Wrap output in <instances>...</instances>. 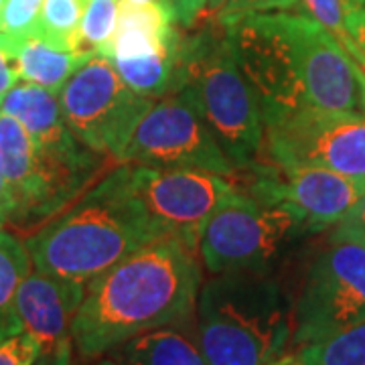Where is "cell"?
I'll use <instances>...</instances> for the list:
<instances>
[{
    "instance_id": "6da1fadb",
    "label": "cell",
    "mask_w": 365,
    "mask_h": 365,
    "mask_svg": "<svg viewBox=\"0 0 365 365\" xmlns=\"http://www.w3.org/2000/svg\"><path fill=\"white\" fill-rule=\"evenodd\" d=\"M199 260V250L165 237L90 280L71 325L79 357H102L146 331L193 321L203 284Z\"/></svg>"
},
{
    "instance_id": "7a4b0ae2",
    "label": "cell",
    "mask_w": 365,
    "mask_h": 365,
    "mask_svg": "<svg viewBox=\"0 0 365 365\" xmlns=\"http://www.w3.org/2000/svg\"><path fill=\"white\" fill-rule=\"evenodd\" d=\"M120 165L25 242L35 270L90 282L136 250L157 242Z\"/></svg>"
},
{
    "instance_id": "3957f363",
    "label": "cell",
    "mask_w": 365,
    "mask_h": 365,
    "mask_svg": "<svg viewBox=\"0 0 365 365\" xmlns=\"http://www.w3.org/2000/svg\"><path fill=\"white\" fill-rule=\"evenodd\" d=\"M294 333V307L272 272H223L201 284L195 341L209 365H276Z\"/></svg>"
},
{
    "instance_id": "277c9868",
    "label": "cell",
    "mask_w": 365,
    "mask_h": 365,
    "mask_svg": "<svg viewBox=\"0 0 365 365\" xmlns=\"http://www.w3.org/2000/svg\"><path fill=\"white\" fill-rule=\"evenodd\" d=\"M181 90L199 110L225 157L240 170L262 160L264 116L252 83L237 63L223 25L203 23L181 39Z\"/></svg>"
},
{
    "instance_id": "5b68a950",
    "label": "cell",
    "mask_w": 365,
    "mask_h": 365,
    "mask_svg": "<svg viewBox=\"0 0 365 365\" xmlns=\"http://www.w3.org/2000/svg\"><path fill=\"white\" fill-rule=\"evenodd\" d=\"M304 234L313 230L294 211L234 187L201 227L199 258L211 274L274 272Z\"/></svg>"
},
{
    "instance_id": "8992f818",
    "label": "cell",
    "mask_w": 365,
    "mask_h": 365,
    "mask_svg": "<svg viewBox=\"0 0 365 365\" xmlns=\"http://www.w3.org/2000/svg\"><path fill=\"white\" fill-rule=\"evenodd\" d=\"M272 26L288 78L307 106L361 112V67L325 26L311 16L270 11Z\"/></svg>"
},
{
    "instance_id": "52a82bcc",
    "label": "cell",
    "mask_w": 365,
    "mask_h": 365,
    "mask_svg": "<svg viewBox=\"0 0 365 365\" xmlns=\"http://www.w3.org/2000/svg\"><path fill=\"white\" fill-rule=\"evenodd\" d=\"M365 321V237L335 230L307 272L294 304V345Z\"/></svg>"
},
{
    "instance_id": "ba28073f",
    "label": "cell",
    "mask_w": 365,
    "mask_h": 365,
    "mask_svg": "<svg viewBox=\"0 0 365 365\" xmlns=\"http://www.w3.org/2000/svg\"><path fill=\"white\" fill-rule=\"evenodd\" d=\"M262 160L319 167L365 181V114L302 106L264 118Z\"/></svg>"
},
{
    "instance_id": "9c48e42d",
    "label": "cell",
    "mask_w": 365,
    "mask_h": 365,
    "mask_svg": "<svg viewBox=\"0 0 365 365\" xmlns=\"http://www.w3.org/2000/svg\"><path fill=\"white\" fill-rule=\"evenodd\" d=\"M116 163L153 169L207 170L230 179L237 175L195 104L182 91H173L153 102Z\"/></svg>"
},
{
    "instance_id": "30bf717a",
    "label": "cell",
    "mask_w": 365,
    "mask_h": 365,
    "mask_svg": "<svg viewBox=\"0 0 365 365\" xmlns=\"http://www.w3.org/2000/svg\"><path fill=\"white\" fill-rule=\"evenodd\" d=\"M153 102L132 90L100 55L79 67L59 91L61 116L71 134L114 160Z\"/></svg>"
},
{
    "instance_id": "8fae6325",
    "label": "cell",
    "mask_w": 365,
    "mask_h": 365,
    "mask_svg": "<svg viewBox=\"0 0 365 365\" xmlns=\"http://www.w3.org/2000/svg\"><path fill=\"white\" fill-rule=\"evenodd\" d=\"M126 187L158 240L175 237L199 250L201 227L235 187L230 177L191 169L124 165Z\"/></svg>"
},
{
    "instance_id": "7c38bea8",
    "label": "cell",
    "mask_w": 365,
    "mask_h": 365,
    "mask_svg": "<svg viewBox=\"0 0 365 365\" xmlns=\"http://www.w3.org/2000/svg\"><path fill=\"white\" fill-rule=\"evenodd\" d=\"M244 179L248 195L268 205H282L299 215L313 234L337 223L365 193V181L319 167H292L258 160Z\"/></svg>"
},
{
    "instance_id": "4fadbf2b",
    "label": "cell",
    "mask_w": 365,
    "mask_h": 365,
    "mask_svg": "<svg viewBox=\"0 0 365 365\" xmlns=\"http://www.w3.org/2000/svg\"><path fill=\"white\" fill-rule=\"evenodd\" d=\"M86 282L35 270L16 292V311L23 331L39 341L41 351H49L71 341V325L86 297Z\"/></svg>"
},
{
    "instance_id": "5bb4252c",
    "label": "cell",
    "mask_w": 365,
    "mask_h": 365,
    "mask_svg": "<svg viewBox=\"0 0 365 365\" xmlns=\"http://www.w3.org/2000/svg\"><path fill=\"white\" fill-rule=\"evenodd\" d=\"M0 114L16 118L41 153L69 155L86 146L67 128L59 108V96L31 81L16 83L4 96Z\"/></svg>"
},
{
    "instance_id": "9a60e30c",
    "label": "cell",
    "mask_w": 365,
    "mask_h": 365,
    "mask_svg": "<svg viewBox=\"0 0 365 365\" xmlns=\"http://www.w3.org/2000/svg\"><path fill=\"white\" fill-rule=\"evenodd\" d=\"M179 37L163 2L120 0L118 26L106 59H143L167 49Z\"/></svg>"
},
{
    "instance_id": "2e32d148",
    "label": "cell",
    "mask_w": 365,
    "mask_h": 365,
    "mask_svg": "<svg viewBox=\"0 0 365 365\" xmlns=\"http://www.w3.org/2000/svg\"><path fill=\"white\" fill-rule=\"evenodd\" d=\"M0 169L14 197L13 225H23L37 191V150L16 118L0 114Z\"/></svg>"
},
{
    "instance_id": "e0dca14e",
    "label": "cell",
    "mask_w": 365,
    "mask_h": 365,
    "mask_svg": "<svg viewBox=\"0 0 365 365\" xmlns=\"http://www.w3.org/2000/svg\"><path fill=\"white\" fill-rule=\"evenodd\" d=\"M116 365H209L195 339L179 327L146 331L108 353Z\"/></svg>"
},
{
    "instance_id": "ac0fdd59",
    "label": "cell",
    "mask_w": 365,
    "mask_h": 365,
    "mask_svg": "<svg viewBox=\"0 0 365 365\" xmlns=\"http://www.w3.org/2000/svg\"><path fill=\"white\" fill-rule=\"evenodd\" d=\"M14 59L23 81H31L59 96L67 79L86 61H90L91 55L63 51L39 37H29V39L16 41Z\"/></svg>"
},
{
    "instance_id": "d6986e66",
    "label": "cell",
    "mask_w": 365,
    "mask_h": 365,
    "mask_svg": "<svg viewBox=\"0 0 365 365\" xmlns=\"http://www.w3.org/2000/svg\"><path fill=\"white\" fill-rule=\"evenodd\" d=\"M182 35L170 43L167 49L148 55L143 59H110L132 90L144 98L158 100L167 93L181 90L182 63H181Z\"/></svg>"
},
{
    "instance_id": "ffe728a7",
    "label": "cell",
    "mask_w": 365,
    "mask_h": 365,
    "mask_svg": "<svg viewBox=\"0 0 365 365\" xmlns=\"http://www.w3.org/2000/svg\"><path fill=\"white\" fill-rule=\"evenodd\" d=\"M31 256L25 242L0 230V343L23 333L16 311V292L31 274Z\"/></svg>"
},
{
    "instance_id": "44dd1931",
    "label": "cell",
    "mask_w": 365,
    "mask_h": 365,
    "mask_svg": "<svg viewBox=\"0 0 365 365\" xmlns=\"http://www.w3.org/2000/svg\"><path fill=\"white\" fill-rule=\"evenodd\" d=\"M294 357L302 365H365V321L302 345Z\"/></svg>"
},
{
    "instance_id": "7402d4cb",
    "label": "cell",
    "mask_w": 365,
    "mask_h": 365,
    "mask_svg": "<svg viewBox=\"0 0 365 365\" xmlns=\"http://www.w3.org/2000/svg\"><path fill=\"white\" fill-rule=\"evenodd\" d=\"M86 0H45L35 37L63 51L78 53V35Z\"/></svg>"
},
{
    "instance_id": "603a6c76",
    "label": "cell",
    "mask_w": 365,
    "mask_h": 365,
    "mask_svg": "<svg viewBox=\"0 0 365 365\" xmlns=\"http://www.w3.org/2000/svg\"><path fill=\"white\" fill-rule=\"evenodd\" d=\"M120 0H86L78 35V53L108 57L116 33Z\"/></svg>"
},
{
    "instance_id": "cb8c5ba5",
    "label": "cell",
    "mask_w": 365,
    "mask_h": 365,
    "mask_svg": "<svg viewBox=\"0 0 365 365\" xmlns=\"http://www.w3.org/2000/svg\"><path fill=\"white\" fill-rule=\"evenodd\" d=\"M294 2H297L294 13L307 14L319 25L325 26L327 31L339 41L341 47L349 53L353 61L359 66V53L347 33V13L351 9L347 0H294Z\"/></svg>"
},
{
    "instance_id": "d4e9b609",
    "label": "cell",
    "mask_w": 365,
    "mask_h": 365,
    "mask_svg": "<svg viewBox=\"0 0 365 365\" xmlns=\"http://www.w3.org/2000/svg\"><path fill=\"white\" fill-rule=\"evenodd\" d=\"M270 11L294 13L297 2L294 0H207L199 21L201 23H217V25L225 26L237 21L244 14L270 13Z\"/></svg>"
},
{
    "instance_id": "484cf974",
    "label": "cell",
    "mask_w": 365,
    "mask_h": 365,
    "mask_svg": "<svg viewBox=\"0 0 365 365\" xmlns=\"http://www.w3.org/2000/svg\"><path fill=\"white\" fill-rule=\"evenodd\" d=\"M45 0H4L0 9V33L11 39L35 37Z\"/></svg>"
},
{
    "instance_id": "4316f807",
    "label": "cell",
    "mask_w": 365,
    "mask_h": 365,
    "mask_svg": "<svg viewBox=\"0 0 365 365\" xmlns=\"http://www.w3.org/2000/svg\"><path fill=\"white\" fill-rule=\"evenodd\" d=\"M39 355V341L25 331L0 343V365H33Z\"/></svg>"
},
{
    "instance_id": "83f0119b",
    "label": "cell",
    "mask_w": 365,
    "mask_h": 365,
    "mask_svg": "<svg viewBox=\"0 0 365 365\" xmlns=\"http://www.w3.org/2000/svg\"><path fill=\"white\" fill-rule=\"evenodd\" d=\"M169 11L173 23L182 29H193L205 9L207 0H160Z\"/></svg>"
},
{
    "instance_id": "f1b7e54d",
    "label": "cell",
    "mask_w": 365,
    "mask_h": 365,
    "mask_svg": "<svg viewBox=\"0 0 365 365\" xmlns=\"http://www.w3.org/2000/svg\"><path fill=\"white\" fill-rule=\"evenodd\" d=\"M347 33L359 53V67L365 71V9L351 6L347 13Z\"/></svg>"
},
{
    "instance_id": "f546056e",
    "label": "cell",
    "mask_w": 365,
    "mask_h": 365,
    "mask_svg": "<svg viewBox=\"0 0 365 365\" xmlns=\"http://www.w3.org/2000/svg\"><path fill=\"white\" fill-rule=\"evenodd\" d=\"M19 79H21V76L16 69L14 55L4 45H0V104L4 100V96L19 83Z\"/></svg>"
},
{
    "instance_id": "4dcf8cb0",
    "label": "cell",
    "mask_w": 365,
    "mask_h": 365,
    "mask_svg": "<svg viewBox=\"0 0 365 365\" xmlns=\"http://www.w3.org/2000/svg\"><path fill=\"white\" fill-rule=\"evenodd\" d=\"M335 230L347 232V234H357L365 237V193L359 197V201L355 203V207L341 220Z\"/></svg>"
},
{
    "instance_id": "1f68e13d",
    "label": "cell",
    "mask_w": 365,
    "mask_h": 365,
    "mask_svg": "<svg viewBox=\"0 0 365 365\" xmlns=\"http://www.w3.org/2000/svg\"><path fill=\"white\" fill-rule=\"evenodd\" d=\"M33 365H73V341H66L49 351H41L39 359Z\"/></svg>"
},
{
    "instance_id": "d6a6232c",
    "label": "cell",
    "mask_w": 365,
    "mask_h": 365,
    "mask_svg": "<svg viewBox=\"0 0 365 365\" xmlns=\"http://www.w3.org/2000/svg\"><path fill=\"white\" fill-rule=\"evenodd\" d=\"M14 197L11 191V185L6 181L4 173L0 169V230L6 225V223L13 222L14 215Z\"/></svg>"
},
{
    "instance_id": "836d02e7",
    "label": "cell",
    "mask_w": 365,
    "mask_h": 365,
    "mask_svg": "<svg viewBox=\"0 0 365 365\" xmlns=\"http://www.w3.org/2000/svg\"><path fill=\"white\" fill-rule=\"evenodd\" d=\"M79 365H116L110 355H102V357H91V359H83Z\"/></svg>"
},
{
    "instance_id": "e575fe53",
    "label": "cell",
    "mask_w": 365,
    "mask_h": 365,
    "mask_svg": "<svg viewBox=\"0 0 365 365\" xmlns=\"http://www.w3.org/2000/svg\"><path fill=\"white\" fill-rule=\"evenodd\" d=\"M0 45H4V47H6L9 51L13 53L14 39H11V37H6V35H2V33H0Z\"/></svg>"
},
{
    "instance_id": "d590c367",
    "label": "cell",
    "mask_w": 365,
    "mask_h": 365,
    "mask_svg": "<svg viewBox=\"0 0 365 365\" xmlns=\"http://www.w3.org/2000/svg\"><path fill=\"white\" fill-rule=\"evenodd\" d=\"M361 114H365V71L361 69Z\"/></svg>"
},
{
    "instance_id": "8d00e7d4",
    "label": "cell",
    "mask_w": 365,
    "mask_h": 365,
    "mask_svg": "<svg viewBox=\"0 0 365 365\" xmlns=\"http://www.w3.org/2000/svg\"><path fill=\"white\" fill-rule=\"evenodd\" d=\"M280 365H302L299 361V359H297V357H294V355H287V357H284V359H282V364Z\"/></svg>"
},
{
    "instance_id": "74e56055",
    "label": "cell",
    "mask_w": 365,
    "mask_h": 365,
    "mask_svg": "<svg viewBox=\"0 0 365 365\" xmlns=\"http://www.w3.org/2000/svg\"><path fill=\"white\" fill-rule=\"evenodd\" d=\"M351 6H361V9H365V0H347Z\"/></svg>"
},
{
    "instance_id": "f35d334b",
    "label": "cell",
    "mask_w": 365,
    "mask_h": 365,
    "mask_svg": "<svg viewBox=\"0 0 365 365\" xmlns=\"http://www.w3.org/2000/svg\"><path fill=\"white\" fill-rule=\"evenodd\" d=\"M128 2H160V0H128Z\"/></svg>"
},
{
    "instance_id": "ab89813d",
    "label": "cell",
    "mask_w": 365,
    "mask_h": 365,
    "mask_svg": "<svg viewBox=\"0 0 365 365\" xmlns=\"http://www.w3.org/2000/svg\"><path fill=\"white\" fill-rule=\"evenodd\" d=\"M2 4H4V0H0V9H2Z\"/></svg>"
},
{
    "instance_id": "60d3db41",
    "label": "cell",
    "mask_w": 365,
    "mask_h": 365,
    "mask_svg": "<svg viewBox=\"0 0 365 365\" xmlns=\"http://www.w3.org/2000/svg\"><path fill=\"white\" fill-rule=\"evenodd\" d=\"M280 364H282V359H280V361H278V364H276V365H280Z\"/></svg>"
}]
</instances>
